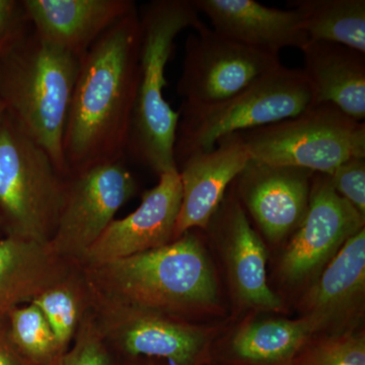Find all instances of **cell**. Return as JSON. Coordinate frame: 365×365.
Instances as JSON below:
<instances>
[{"label":"cell","mask_w":365,"mask_h":365,"mask_svg":"<svg viewBox=\"0 0 365 365\" xmlns=\"http://www.w3.org/2000/svg\"><path fill=\"white\" fill-rule=\"evenodd\" d=\"M9 333L19 351L35 365H57L66 353L39 307L33 302L7 313Z\"/></svg>","instance_id":"obj_24"},{"label":"cell","mask_w":365,"mask_h":365,"mask_svg":"<svg viewBox=\"0 0 365 365\" xmlns=\"http://www.w3.org/2000/svg\"><path fill=\"white\" fill-rule=\"evenodd\" d=\"M313 106L302 69L284 66L235 97L203 107L180 108L175 160L206 153L220 139L297 116Z\"/></svg>","instance_id":"obj_6"},{"label":"cell","mask_w":365,"mask_h":365,"mask_svg":"<svg viewBox=\"0 0 365 365\" xmlns=\"http://www.w3.org/2000/svg\"><path fill=\"white\" fill-rule=\"evenodd\" d=\"M314 173L250 160L234 182L247 210L271 241L299 227L311 196Z\"/></svg>","instance_id":"obj_13"},{"label":"cell","mask_w":365,"mask_h":365,"mask_svg":"<svg viewBox=\"0 0 365 365\" xmlns=\"http://www.w3.org/2000/svg\"><path fill=\"white\" fill-rule=\"evenodd\" d=\"M81 269L96 294L137 309L174 316L217 299L215 274L191 230L160 248Z\"/></svg>","instance_id":"obj_3"},{"label":"cell","mask_w":365,"mask_h":365,"mask_svg":"<svg viewBox=\"0 0 365 365\" xmlns=\"http://www.w3.org/2000/svg\"><path fill=\"white\" fill-rule=\"evenodd\" d=\"M250 160L299 168L330 176L349 158H365V123L331 104L297 116L242 132Z\"/></svg>","instance_id":"obj_7"},{"label":"cell","mask_w":365,"mask_h":365,"mask_svg":"<svg viewBox=\"0 0 365 365\" xmlns=\"http://www.w3.org/2000/svg\"><path fill=\"white\" fill-rule=\"evenodd\" d=\"M364 220L327 175L314 174L306 215L283 256L284 275L297 280L313 272L364 227Z\"/></svg>","instance_id":"obj_12"},{"label":"cell","mask_w":365,"mask_h":365,"mask_svg":"<svg viewBox=\"0 0 365 365\" xmlns=\"http://www.w3.org/2000/svg\"><path fill=\"white\" fill-rule=\"evenodd\" d=\"M365 284V230L347 240L309 295L314 318L323 322L333 311L351 302Z\"/></svg>","instance_id":"obj_22"},{"label":"cell","mask_w":365,"mask_h":365,"mask_svg":"<svg viewBox=\"0 0 365 365\" xmlns=\"http://www.w3.org/2000/svg\"><path fill=\"white\" fill-rule=\"evenodd\" d=\"M30 26L21 1L0 0V54Z\"/></svg>","instance_id":"obj_28"},{"label":"cell","mask_w":365,"mask_h":365,"mask_svg":"<svg viewBox=\"0 0 365 365\" xmlns=\"http://www.w3.org/2000/svg\"><path fill=\"white\" fill-rule=\"evenodd\" d=\"M198 13L210 20L212 30L250 47L280 53L302 51L309 42L302 18L295 9H280L255 0H192Z\"/></svg>","instance_id":"obj_16"},{"label":"cell","mask_w":365,"mask_h":365,"mask_svg":"<svg viewBox=\"0 0 365 365\" xmlns=\"http://www.w3.org/2000/svg\"><path fill=\"white\" fill-rule=\"evenodd\" d=\"M49 245L4 237L0 239V314L33 302L63 279L74 267Z\"/></svg>","instance_id":"obj_18"},{"label":"cell","mask_w":365,"mask_h":365,"mask_svg":"<svg viewBox=\"0 0 365 365\" xmlns=\"http://www.w3.org/2000/svg\"><path fill=\"white\" fill-rule=\"evenodd\" d=\"M50 155L6 111L0 117V230L4 237L48 244L66 191Z\"/></svg>","instance_id":"obj_5"},{"label":"cell","mask_w":365,"mask_h":365,"mask_svg":"<svg viewBox=\"0 0 365 365\" xmlns=\"http://www.w3.org/2000/svg\"><path fill=\"white\" fill-rule=\"evenodd\" d=\"M282 66L280 53L228 39L202 23L187 38L178 95L188 107L218 104Z\"/></svg>","instance_id":"obj_8"},{"label":"cell","mask_w":365,"mask_h":365,"mask_svg":"<svg viewBox=\"0 0 365 365\" xmlns=\"http://www.w3.org/2000/svg\"><path fill=\"white\" fill-rule=\"evenodd\" d=\"M328 177L338 195L365 217V158H349Z\"/></svg>","instance_id":"obj_27"},{"label":"cell","mask_w":365,"mask_h":365,"mask_svg":"<svg viewBox=\"0 0 365 365\" xmlns=\"http://www.w3.org/2000/svg\"><path fill=\"white\" fill-rule=\"evenodd\" d=\"M222 215L227 227L232 272L240 297L256 307L281 309L280 299L268 287L265 246L252 227L246 210L237 199H234Z\"/></svg>","instance_id":"obj_19"},{"label":"cell","mask_w":365,"mask_h":365,"mask_svg":"<svg viewBox=\"0 0 365 365\" xmlns=\"http://www.w3.org/2000/svg\"><path fill=\"white\" fill-rule=\"evenodd\" d=\"M91 309L110 350L131 357L168 359L176 365L198 362L205 337L194 327L170 314L125 306L106 299L91 289Z\"/></svg>","instance_id":"obj_10"},{"label":"cell","mask_w":365,"mask_h":365,"mask_svg":"<svg viewBox=\"0 0 365 365\" xmlns=\"http://www.w3.org/2000/svg\"><path fill=\"white\" fill-rule=\"evenodd\" d=\"M287 365H365V343L359 336L344 335L322 341Z\"/></svg>","instance_id":"obj_26"},{"label":"cell","mask_w":365,"mask_h":365,"mask_svg":"<svg viewBox=\"0 0 365 365\" xmlns=\"http://www.w3.org/2000/svg\"><path fill=\"white\" fill-rule=\"evenodd\" d=\"M91 288L83 269L76 265L63 279L31 302L39 307L62 349L66 352L83 317L91 309Z\"/></svg>","instance_id":"obj_23"},{"label":"cell","mask_w":365,"mask_h":365,"mask_svg":"<svg viewBox=\"0 0 365 365\" xmlns=\"http://www.w3.org/2000/svg\"><path fill=\"white\" fill-rule=\"evenodd\" d=\"M4 237V235H2L1 230H0V239H2Z\"/></svg>","instance_id":"obj_31"},{"label":"cell","mask_w":365,"mask_h":365,"mask_svg":"<svg viewBox=\"0 0 365 365\" xmlns=\"http://www.w3.org/2000/svg\"><path fill=\"white\" fill-rule=\"evenodd\" d=\"M137 192L124 160L67 177L63 203L48 245L59 258L79 265L115 215Z\"/></svg>","instance_id":"obj_9"},{"label":"cell","mask_w":365,"mask_h":365,"mask_svg":"<svg viewBox=\"0 0 365 365\" xmlns=\"http://www.w3.org/2000/svg\"><path fill=\"white\" fill-rule=\"evenodd\" d=\"M6 112V106L2 103L1 98H0V117L4 113Z\"/></svg>","instance_id":"obj_30"},{"label":"cell","mask_w":365,"mask_h":365,"mask_svg":"<svg viewBox=\"0 0 365 365\" xmlns=\"http://www.w3.org/2000/svg\"><path fill=\"white\" fill-rule=\"evenodd\" d=\"M111 350L91 309L83 317L71 347L57 365H111Z\"/></svg>","instance_id":"obj_25"},{"label":"cell","mask_w":365,"mask_h":365,"mask_svg":"<svg viewBox=\"0 0 365 365\" xmlns=\"http://www.w3.org/2000/svg\"><path fill=\"white\" fill-rule=\"evenodd\" d=\"M140 50L135 104L127 153L158 177L178 170L175 143L180 113L163 96L175 40L202 24L192 0H153L139 13Z\"/></svg>","instance_id":"obj_4"},{"label":"cell","mask_w":365,"mask_h":365,"mask_svg":"<svg viewBox=\"0 0 365 365\" xmlns=\"http://www.w3.org/2000/svg\"><path fill=\"white\" fill-rule=\"evenodd\" d=\"M0 365H35L14 345L9 333L7 314H0Z\"/></svg>","instance_id":"obj_29"},{"label":"cell","mask_w":365,"mask_h":365,"mask_svg":"<svg viewBox=\"0 0 365 365\" xmlns=\"http://www.w3.org/2000/svg\"><path fill=\"white\" fill-rule=\"evenodd\" d=\"M33 30L81 57L111 26L136 9L131 0H23Z\"/></svg>","instance_id":"obj_15"},{"label":"cell","mask_w":365,"mask_h":365,"mask_svg":"<svg viewBox=\"0 0 365 365\" xmlns=\"http://www.w3.org/2000/svg\"><path fill=\"white\" fill-rule=\"evenodd\" d=\"M157 186L143 194L140 205L114 220L78 266L91 267L160 248L174 241L182 201L179 172L160 175Z\"/></svg>","instance_id":"obj_11"},{"label":"cell","mask_w":365,"mask_h":365,"mask_svg":"<svg viewBox=\"0 0 365 365\" xmlns=\"http://www.w3.org/2000/svg\"><path fill=\"white\" fill-rule=\"evenodd\" d=\"M81 59L41 38L32 26L0 54L6 111L66 178L64 134Z\"/></svg>","instance_id":"obj_2"},{"label":"cell","mask_w":365,"mask_h":365,"mask_svg":"<svg viewBox=\"0 0 365 365\" xmlns=\"http://www.w3.org/2000/svg\"><path fill=\"white\" fill-rule=\"evenodd\" d=\"M302 52L313 106L331 104L364 122L365 54L330 42H309Z\"/></svg>","instance_id":"obj_17"},{"label":"cell","mask_w":365,"mask_h":365,"mask_svg":"<svg viewBox=\"0 0 365 365\" xmlns=\"http://www.w3.org/2000/svg\"><path fill=\"white\" fill-rule=\"evenodd\" d=\"M309 42L336 43L365 54V0H292Z\"/></svg>","instance_id":"obj_21"},{"label":"cell","mask_w":365,"mask_h":365,"mask_svg":"<svg viewBox=\"0 0 365 365\" xmlns=\"http://www.w3.org/2000/svg\"><path fill=\"white\" fill-rule=\"evenodd\" d=\"M137 9L103 34L81 57L64 134L68 177L123 160L138 81Z\"/></svg>","instance_id":"obj_1"},{"label":"cell","mask_w":365,"mask_h":365,"mask_svg":"<svg viewBox=\"0 0 365 365\" xmlns=\"http://www.w3.org/2000/svg\"><path fill=\"white\" fill-rule=\"evenodd\" d=\"M322 322L311 316L300 321H266L247 327L232 341L240 359L258 365H287Z\"/></svg>","instance_id":"obj_20"},{"label":"cell","mask_w":365,"mask_h":365,"mask_svg":"<svg viewBox=\"0 0 365 365\" xmlns=\"http://www.w3.org/2000/svg\"><path fill=\"white\" fill-rule=\"evenodd\" d=\"M249 160L241 134L237 133L220 139L213 150L190 155L178 165L182 201L174 241L194 228H207L228 187Z\"/></svg>","instance_id":"obj_14"}]
</instances>
